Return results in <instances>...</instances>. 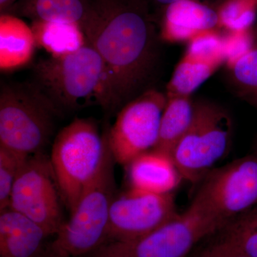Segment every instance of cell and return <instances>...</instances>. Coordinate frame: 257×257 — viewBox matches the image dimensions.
<instances>
[{
	"instance_id": "obj_9",
	"label": "cell",
	"mask_w": 257,
	"mask_h": 257,
	"mask_svg": "<svg viewBox=\"0 0 257 257\" xmlns=\"http://www.w3.org/2000/svg\"><path fill=\"white\" fill-rule=\"evenodd\" d=\"M167 96L157 89H147L118 111L107 128L109 150L116 163L126 166L134 159L154 150Z\"/></svg>"
},
{
	"instance_id": "obj_8",
	"label": "cell",
	"mask_w": 257,
	"mask_h": 257,
	"mask_svg": "<svg viewBox=\"0 0 257 257\" xmlns=\"http://www.w3.org/2000/svg\"><path fill=\"white\" fill-rule=\"evenodd\" d=\"M220 229L192 202L150 234L134 241L105 243L88 257H189L201 241Z\"/></svg>"
},
{
	"instance_id": "obj_6",
	"label": "cell",
	"mask_w": 257,
	"mask_h": 257,
	"mask_svg": "<svg viewBox=\"0 0 257 257\" xmlns=\"http://www.w3.org/2000/svg\"><path fill=\"white\" fill-rule=\"evenodd\" d=\"M232 121L221 106L194 103L192 121L171 154L182 179L195 183L226 155L231 143Z\"/></svg>"
},
{
	"instance_id": "obj_16",
	"label": "cell",
	"mask_w": 257,
	"mask_h": 257,
	"mask_svg": "<svg viewBox=\"0 0 257 257\" xmlns=\"http://www.w3.org/2000/svg\"><path fill=\"white\" fill-rule=\"evenodd\" d=\"M37 47L31 27L15 15L0 16V69L23 68L32 62Z\"/></svg>"
},
{
	"instance_id": "obj_5",
	"label": "cell",
	"mask_w": 257,
	"mask_h": 257,
	"mask_svg": "<svg viewBox=\"0 0 257 257\" xmlns=\"http://www.w3.org/2000/svg\"><path fill=\"white\" fill-rule=\"evenodd\" d=\"M60 116L33 84H2L0 147L26 157L44 152Z\"/></svg>"
},
{
	"instance_id": "obj_11",
	"label": "cell",
	"mask_w": 257,
	"mask_h": 257,
	"mask_svg": "<svg viewBox=\"0 0 257 257\" xmlns=\"http://www.w3.org/2000/svg\"><path fill=\"white\" fill-rule=\"evenodd\" d=\"M178 214L173 192L156 194L128 188L116 193L111 204L106 243L140 239Z\"/></svg>"
},
{
	"instance_id": "obj_4",
	"label": "cell",
	"mask_w": 257,
	"mask_h": 257,
	"mask_svg": "<svg viewBox=\"0 0 257 257\" xmlns=\"http://www.w3.org/2000/svg\"><path fill=\"white\" fill-rule=\"evenodd\" d=\"M115 164L111 153L55 239L47 243L44 257H87L105 244L111 204L117 193Z\"/></svg>"
},
{
	"instance_id": "obj_19",
	"label": "cell",
	"mask_w": 257,
	"mask_h": 257,
	"mask_svg": "<svg viewBox=\"0 0 257 257\" xmlns=\"http://www.w3.org/2000/svg\"><path fill=\"white\" fill-rule=\"evenodd\" d=\"M217 67L184 55L167 86V97L191 96L214 73Z\"/></svg>"
},
{
	"instance_id": "obj_10",
	"label": "cell",
	"mask_w": 257,
	"mask_h": 257,
	"mask_svg": "<svg viewBox=\"0 0 257 257\" xmlns=\"http://www.w3.org/2000/svg\"><path fill=\"white\" fill-rule=\"evenodd\" d=\"M62 204L50 157L45 152L29 157L15 181L9 208L40 225L50 236L65 221Z\"/></svg>"
},
{
	"instance_id": "obj_30",
	"label": "cell",
	"mask_w": 257,
	"mask_h": 257,
	"mask_svg": "<svg viewBox=\"0 0 257 257\" xmlns=\"http://www.w3.org/2000/svg\"><path fill=\"white\" fill-rule=\"evenodd\" d=\"M253 35V37H254L255 42H257V23L256 25L252 28Z\"/></svg>"
},
{
	"instance_id": "obj_29",
	"label": "cell",
	"mask_w": 257,
	"mask_h": 257,
	"mask_svg": "<svg viewBox=\"0 0 257 257\" xmlns=\"http://www.w3.org/2000/svg\"><path fill=\"white\" fill-rule=\"evenodd\" d=\"M248 212L249 213V214H251V215L257 221V205L256 207L250 209L249 211H248Z\"/></svg>"
},
{
	"instance_id": "obj_22",
	"label": "cell",
	"mask_w": 257,
	"mask_h": 257,
	"mask_svg": "<svg viewBox=\"0 0 257 257\" xmlns=\"http://www.w3.org/2000/svg\"><path fill=\"white\" fill-rule=\"evenodd\" d=\"M184 55L219 68L226 62L223 35L216 30L198 34L188 42Z\"/></svg>"
},
{
	"instance_id": "obj_17",
	"label": "cell",
	"mask_w": 257,
	"mask_h": 257,
	"mask_svg": "<svg viewBox=\"0 0 257 257\" xmlns=\"http://www.w3.org/2000/svg\"><path fill=\"white\" fill-rule=\"evenodd\" d=\"M31 28L37 47L51 57L69 55L85 46L87 37L77 24L60 22H32Z\"/></svg>"
},
{
	"instance_id": "obj_24",
	"label": "cell",
	"mask_w": 257,
	"mask_h": 257,
	"mask_svg": "<svg viewBox=\"0 0 257 257\" xmlns=\"http://www.w3.org/2000/svg\"><path fill=\"white\" fill-rule=\"evenodd\" d=\"M28 158L0 147V211L9 208L15 181Z\"/></svg>"
},
{
	"instance_id": "obj_14",
	"label": "cell",
	"mask_w": 257,
	"mask_h": 257,
	"mask_svg": "<svg viewBox=\"0 0 257 257\" xmlns=\"http://www.w3.org/2000/svg\"><path fill=\"white\" fill-rule=\"evenodd\" d=\"M124 167L128 188L143 192H173L182 179L172 157L155 150L140 155Z\"/></svg>"
},
{
	"instance_id": "obj_23",
	"label": "cell",
	"mask_w": 257,
	"mask_h": 257,
	"mask_svg": "<svg viewBox=\"0 0 257 257\" xmlns=\"http://www.w3.org/2000/svg\"><path fill=\"white\" fill-rule=\"evenodd\" d=\"M257 0H225L217 10L219 27L226 31L252 28Z\"/></svg>"
},
{
	"instance_id": "obj_21",
	"label": "cell",
	"mask_w": 257,
	"mask_h": 257,
	"mask_svg": "<svg viewBox=\"0 0 257 257\" xmlns=\"http://www.w3.org/2000/svg\"><path fill=\"white\" fill-rule=\"evenodd\" d=\"M216 234L247 256L257 257V221L248 211L230 221Z\"/></svg>"
},
{
	"instance_id": "obj_28",
	"label": "cell",
	"mask_w": 257,
	"mask_h": 257,
	"mask_svg": "<svg viewBox=\"0 0 257 257\" xmlns=\"http://www.w3.org/2000/svg\"><path fill=\"white\" fill-rule=\"evenodd\" d=\"M157 4L162 5L166 7L167 5L174 4V3H179L182 1H198V0H153Z\"/></svg>"
},
{
	"instance_id": "obj_31",
	"label": "cell",
	"mask_w": 257,
	"mask_h": 257,
	"mask_svg": "<svg viewBox=\"0 0 257 257\" xmlns=\"http://www.w3.org/2000/svg\"><path fill=\"white\" fill-rule=\"evenodd\" d=\"M255 154H256V155H257V147H256V152H255Z\"/></svg>"
},
{
	"instance_id": "obj_2",
	"label": "cell",
	"mask_w": 257,
	"mask_h": 257,
	"mask_svg": "<svg viewBox=\"0 0 257 257\" xmlns=\"http://www.w3.org/2000/svg\"><path fill=\"white\" fill-rule=\"evenodd\" d=\"M33 79L32 84L61 115L90 106L113 112L104 64L89 42L69 55L39 60Z\"/></svg>"
},
{
	"instance_id": "obj_26",
	"label": "cell",
	"mask_w": 257,
	"mask_h": 257,
	"mask_svg": "<svg viewBox=\"0 0 257 257\" xmlns=\"http://www.w3.org/2000/svg\"><path fill=\"white\" fill-rule=\"evenodd\" d=\"M216 235V239L205 243L189 257H250Z\"/></svg>"
},
{
	"instance_id": "obj_18",
	"label": "cell",
	"mask_w": 257,
	"mask_h": 257,
	"mask_svg": "<svg viewBox=\"0 0 257 257\" xmlns=\"http://www.w3.org/2000/svg\"><path fill=\"white\" fill-rule=\"evenodd\" d=\"M194 108L191 96L167 97L161 119L158 140L154 150L171 156L192 121Z\"/></svg>"
},
{
	"instance_id": "obj_12",
	"label": "cell",
	"mask_w": 257,
	"mask_h": 257,
	"mask_svg": "<svg viewBox=\"0 0 257 257\" xmlns=\"http://www.w3.org/2000/svg\"><path fill=\"white\" fill-rule=\"evenodd\" d=\"M219 27L217 10L198 1H182L165 7L160 37L167 42H189L201 32Z\"/></svg>"
},
{
	"instance_id": "obj_1",
	"label": "cell",
	"mask_w": 257,
	"mask_h": 257,
	"mask_svg": "<svg viewBox=\"0 0 257 257\" xmlns=\"http://www.w3.org/2000/svg\"><path fill=\"white\" fill-rule=\"evenodd\" d=\"M95 2V18L84 34L103 61L113 111H119L149 89L158 35L145 0Z\"/></svg>"
},
{
	"instance_id": "obj_25",
	"label": "cell",
	"mask_w": 257,
	"mask_h": 257,
	"mask_svg": "<svg viewBox=\"0 0 257 257\" xmlns=\"http://www.w3.org/2000/svg\"><path fill=\"white\" fill-rule=\"evenodd\" d=\"M223 40L226 57L225 64L227 66V68L233 65L242 56L252 50L256 43L252 28L226 31V33L223 35Z\"/></svg>"
},
{
	"instance_id": "obj_15",
	"label": "cell",
	"mask_w": 257,
	"mask_h": 257,
	"mask_svg": "<svg viewBox=\"0 0 257 257\" xmlns=\"http://www.w3.org/2000/svg\"><path fill=\"white\" fill-rule=\"evenodd\" d=\"M7 13L32 22L77 24L83 31L96 15L95 0H19Z\"/></svg>"
},
{
	"instance_id": "obj_27",
	"label": "cell",
	"mask_w": 257,
	"mask_h": 257,
	"mask_svg": "<svg viewBox=\"0 0 257 257\" xmlns=\"http://www.w3.org/2000/svg\"><path fill=\"white\" fill-rule=\"evenodd\" d=\"M19 0H0V12L1 14H4L9 12V10L14 6L15 3Z\"/></svg>"
},
{
	"instance_id": "obj_20",
	"label": "cell",
	"mask_w": 257,
	"mask_h": 257,
	"mask_svg": "<svg viewBox=\"0 0 257 257\" xmlns=\"http://www.w3.org/2000/svg\"><path fill=\"white\" fill-rule=\"evenodd\" d=\"M228 70L237 95L257 109V47L228 67Z\"/></svg>"
},
{
	"instance_id": "obj_7",
	"label": "cell",
	"mask_w": 257,
	"mask_h": 257,
	"mask_svg": "<svg viewBox=\"0 0 257 257\" xmlns=\"http://www.w3.org/2000/svg\"><path fill=\"white\" fill-rule=\"evenodd\" d=\"M199 182L192 202L221 229L257 205V155L212 169Z\"/></svg>"
},
{
	"instance_id": "obj_13",
	"label": "cell",
	"mask_w": 257,
	"mask_h": 257,
	"mask_svg": "<svg viewBox=\"0 0 257 257\" xmlns=\"http://www.w3.org/2000/svg\"><path fill=\"white\" fill-rule=\"evenodd\" d=\"M48 236L40 225L16 211H0V257H44Z\"/></svg>"
},
{
	"instance_id": "obj_3",
	"label": "cell",
	"mask_w": 257,
	"mask_h": 257,
	"mask_svg": "<svg viewBox=\"0 0 257 257\" xmlns=\"http://www.w3.org/2000/svg\"><path fill=\"white\" fill-rule=\"evenodd\" d=\"M111 154L107 128L92 118H75L59 132L50 157L61 198L69 212Z\"/></svg>"
}]
</instances>
